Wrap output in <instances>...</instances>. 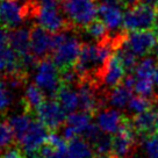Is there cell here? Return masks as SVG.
Instances as JSON below:
<instances>
[{"label": "cell", "instance_id": "6da1fadb", "mask_svg": "<svg viewBox=\"0 0 158 158\" xmlns=\"http://www.w3.org/2000/svg\"><path fill=\"white\" fill-rule=\"evenodd\" d=\"M81 47L83 44H80L79 40L66 31L54 34L51 60L59 71L73 68L79 58Z\"/></svg>", "mask_w": 158, "mask_h": 158}, {"label": "cell", "instance_id": "7a4b0ae2", "mask_svg": "<svg viewBox=\"0 0 158 158\" xmlns=\"http://www.w3.org/2000/svg\"><path fill=\"white\" fill-rule=\"evenodd\" d=\"M60 6L65 16L77 27H87L98 15L94 0H60Z\"/></svg>", "mask_w": 158, "mask_h": 158}, {"label": "cell", "instance_id": "3957f363", "mask_svg": "<svg viewBox=\"0 0 158 158\" xmlns=\"http://www.w3.org/2000/svg\"><path fill=\"white\" fill-rule=\"evenodd\" d=\"M157 16V8L141 2L124 12L123 28L130 33L150 30L156 26Z\"/></svg>", "mask_w": 158, "mask_h": 158}, {"label": "cell", "instance_id": "277c9868", "mask_svg": "<svg viewBox=\"0 0 158 158\" xmlns=\"http://www.w3.org/2000/svg\"><path fill=\"white\" fill-rule=\"evenodd\" d=\"M34 84L49 97L57 95L62 83L58 69L51 59L45 58L39 62L37 68L35 69Z\"/></svg>", "mask_w": 158, "mask_h": 158}, {"label": "cell", "instance_id": "5b68a950", "mask_svg": "<svg viewBox=\"0 0 158 158\" xmlns=\"http://www.w3.org/2000/svg\"><path fill=\"white\" fill-rule=\"evenodd\" d=\"M50 133L49 129L42 124L39 120H34L28 130L23 134V136L20 138L19 144L20 149L30 157H36L41 149L48 144Z\"/></svg>", "mask_w": 158, "mask_h": 158}, {"label": "cell", "instance_id": "8992f818", "mask_svg": "<svg viewBox=\"0 0 158 158\" xmlns=\"http://www.w3.org/2000/svg\"><path fill=\"white\" fill-rule=\"evenodd\" d=\"M29 10L30 0H0V23L4 28H18Z\"/></svg>", "mask_w": 158, "mask_h": 158}, {"label": "cell", "instance_id": "52a82bcc", "mask_svg": "<svg viewBox=\"0 0 158 158\" xmlns=\"http://www.w3.org/2000/svg\"><path fill=\"white\" fill-rule=\"evenodd\" d=\"M98 15L109 31H118L123 26L124 6L120 0H98Z\"/></svg>", "mask_w": 158, "mask_h": 158}, {"label": "cell", "instance_id": "ba28073f", "mask_svg": "<svg viewBox=\"0 0 158 158\" xmlns=\"http://www.w3.org/2000/svg\"><path fill=\"white\" fill-rule=\"evenodd\" d=\"M136 143V133L131 122L126 118L123 126L113 136L112 155L115 158H128L133 153Z\"/></svg>", "mask_w": 158, "mask_h": 158}, {"label": "cell", "instance_id": "9c48e42d", "mask_svg": "<svg viewBox=\"0 0 158 158\" xmlns=\"http://www.w3.org/2000/svg\"><path fill=\"white\" fill-rule=\"evenodd\" d=\"M39 121L48 129L56 130L66 122V113L56 99L45 100L42 106L36 110Z\"/></svg>", "mask_w": 158, "mask_h": 158}, {"label": "cell", "instance_id": "30bf717a", "mask_svg": "<svg viewBox=\"0 0 158 158\" xmlns=\"http://www.w3.org/2000/svg\"><path fill=\"white\" fill-rule=\"evenodd\" d=\"M157 42L158 37L156 36V31L151 30L134 31L126 36V43L137 57H142L149 52H152Z\"/></svg>", "mask_w": 158, "mask_h": 158}, {"label": "cell", "instance_id": "8fae6325", "mask_svg": "<svg viewBox=\"0 0 158 158\" xmlns=\"http://www.w3.org/2000/svg\"><path fill=\"white\" fill-rule=\"evenodd\" d=\"M52 36L50 31L41 26H35L30 30V52L37 60L45 59V56L52 51Z\"/></svg>", "mask_w": 158, "mask_h": 158}, {"label": "cell", "instance_id": "7c38bea8", "mask_svg": "<svg viewBox=\"0 0 158 158\" xmlns=\"http://www.w3.org/2000/svg\"><path fill=\"white\" fill-rule=\"evenodd\" d=\"M92 124L91 122V114L85 112H74L69 114L66 118V122L62 131V136L68 141H72L74 138L84 136L86 130Z\"/></svg>", "mask_w": 158, "mask_h": 158}, {"label": "cell", "instance_id": "4fadbf2b", "mask_svg": "<svg viewBox=\"0 0 158 158\" xmlns=\"http://www.w3.org/2000/svg\"><path fill=\"white\" fill-rule=\"evenodd\" d=\"M79 108L87 114L94 113L100 107L97 83L93 80H81L78 84Z\"/></svg>", "mask_w": 158, "mask_h": 158}, {"label": "cell", "instance_id": "5bb4252c", "mask_svg": "<svg viewBox=\"0 0 158 158\" xmlns=\"http://www.w3.org/2000/svg\"><path fill=\"white\" fill-rule=\"evenodd\" d=\"M131 124L135 133L141 136H149L158 131V101L152 102V106L144 113L135 115Z\"/></svg>", "mask_w": 158, "mask_h": 158}, {"label": "cell", "instance_id": "9a60e30c", "mask_svg": "<svg viewBox=\"0 0 158 158\" xmlns=\"http://www.w3.org/2000/svg\"><path fill=\"white\" fill-rule=\"evenodd\" d=\"M126 118L115 108L101 109L95 118V124L106 135H115L123 126Z\"/></svg>", "mask_w": 158, "mask_h": 158}, {"label": "cell", "instance_id": "2e32d148", "mask_svg": "<svg viewBox=\"0 0 158 158\" xmlns=\"http://www.w3.org/2000/svg\"><path fill=\"white\" fill-rule=\"evenodd\" d=\"M124 73H126V69H124L122 62L114 54L108 59L102 73L100 76V80L102 81V84L106 87H109L112 89L118 86L120 83H123L124 78H126Z\"/></svg>", "mask_w": 158, "mask_h": 158}, {"label": "cell", "instance_id": "e0dca14e", "mask_svg": "<svg viewBox=\"0 0 158 158\" xmlns=\"http://www.w3.org/2000/svg\"><path fill=\"white\" fill-rule=\"evenodd\" d=\"M8 47L23 57L30 52V30L27 28H14L8 30Z\"/></svg>", "mask_w": 158, "mask_h": 158}, {"label": "cell", "instance_id": "ac0fdd59", "mask_svg": "<svg viewBox=\"0 0 158 158\" xmlns=\"http://www.w3.org/2000/svg\"><path fill=\"white\" fill-rule=\"evenodd\" d=\"M57 101L65 110V113L72 114L77 112L79 108V97L78 92L74 91L71 86L62 85L57 93Z\"/></svg>", "mask_w": 158, "mask_h": 158}, {"label": "cell", "instance_id": "d6986e66", "mask_svg": "<svg viewBox=\"0 0 158 158\" xmlns=\"http://www.w3.org/2000/svg\"><path fill=\"white\" fill-rule=\"evenodd\" d=\"M133 98V91L126 87L123 84L118 85L109 91L107 101L112 106V108L115 109H123L128 107L130 100Z\"/></svg>", "mask_w": 158, "mask_h": 158}, {"label": "cell", "instance_id": "ffe728a7", "mask_svg": "<svg viewBox=\"0 0 158 158\" xmlns=\"http://www.w3.org/2000/svg\"><path fill=\"white\" fill-rule=\"evenodd\" d=\"M157 65V59L153 56L144 57L138 62L135 70L133 71L134 78L139 80H153Z\"/></svg>", "mask_w": 158, "mask_h": 158}, {"label": "cell", "instance_id": "44dd1931", "mask_svg": "<svg viewBox=\"0 0 158 158\" xmlns=\"http://www.w3.org/2000/svg\"><path fill=\"white\" fill-rule=\"evenodd\" d=\"M33 121L34 120L28 113H16L10 116L7 122L14 134L15 139L19 141L20 138L23 136V134L28 130Z\"/></svg>", "mask_w": 158, "mask_h": 158}, {"label": "cell", "instance_id": "7402d4cb", "mask_svg": "<svg viewBox=\"0 0 158 158\" xmlns=\"http://www.w3.org/2000/svg\"><path fill=\"white\" fill-rule=\"evenodd\" d=\"M92 145L84 138H74L68 144V155L70 158H94Z\"/></svg>", "mask_w": 158, "mask_h": 158}, {"label": "cell", "instance_id": "603a6c76", "mask_svg": "<svg viewBox=\"0 0 158 158\" xmlns=\"http://www.w3.org/2000/svg\"><path fill=\"white\" fill-rule=\"evenodd\" d=\"M44 95L43 91L37 87L35 84H29L25 89L23 93V101H25L27 108L29 110H37L44 102Z\"/></svg>", "mask_w": 158, "mask_h": 158}, {"label": "cell", "instance_id": "cb8c5ba5", "mask_svg": "<svg viewBox=\"0 0 158 158\" xmlns=\"http://www.w3.org/2000/svg\"><path fill=\"white\" fill-rule=\"evenodd\" d=\"M85 30H86V34L91 36L92 39H94L95 41H98V43L108 40V37H107L108 29L106 28L104 22L100 21V20H95L93 22H91L87 27H85Z\"/></svg>", "mask_w": 158, "mask_h": 158}, {"label": "cell", "instance_id": "d4e9b609", "mask_svg": "<svg viewBox=\"0 0 158 158\" xmlns=\"http://www.w3.org/2000/svg\"><path fill=\"white\" fill-rule=\"evenodd\" d=\"M14 134L8 122L0 121V155L7 151L14 142Z\"/></svg>", "mask_w": 158, "mask_h": 158}, {"label": "cell", "instance_id": "484cf974", "mask_svg": "<svg viewBox=\"0 0 158 158\" xmlns=\"http://www.w3.org/2000/svg\"><path fill=\"white\" fill-rule=\"evenodd\" d=\"M151 106H152V102L150 99L141 97V95H135L131 98L127 109L130 113H133L135 116V115H139V114L147 112Z\"/></svg>", "mask_w": 158, "mask_h": 158}, {"label": "cell", "instance_id": "4316f807", "mask_svg": "<svg viewBox=\"0 0 158 158\" xmlns=\"http://www.w3.org/2000/svg\"><path fill=\"white\" fill-rule=\"evenodd\" d=\"M142 150L147 158H158V131L143 138Z\"/></svg>", "mask_w": 158, "mask_h": 158}, {"label": "cell", "instance_id": "83f0119b", "mask_svg": "<svg viewBox=\"0 0 158 158\" xmlns=\"http://www.w3.org/2000/svg\"><path fill=\"white\" fill-rule=\"evenodd\" d=\"M112 144H113V137L109 135L102 134L100 137L92 144V148L98 155H108L112 152Z\"/></svg>", "mask_w": 158, "mask_h": 158}, {"label": "cell", "instance_id": "f1b7e54d", "mask_svg": "<svg viewBox=\"0 0 158 158\" xmlns=\"http://www.w3.org/2000/svg\"><path fill=\"white\" fill-rule=\"evenodd\" d=\"M68 144H69V142L62 135H59L57 133L50 134L49 139H48V145H50L55 151L66 152L68 151Z\"/></svg>", "mask_w": 158, "mask_h": 158}, {"label": "cell", "instance_id": "f546056e", "mask_svg": "<svg viewBox=\"0 0 158 158\" xmlns=\"http://www.w3.org/2000/svg\"><path fill=\"white\" fill-rule=\"evenodd\" d=\"M12 100L13 98H12L10 89L5 83H0V113L8 109L12 104Z\"/></svg>", "mask_w": 158, "mask_h": 158}, {"label": "cell", "instance_id": "4dcf8cb0", "mask_svg": "<svg viewBox=\"0 0 158 158\" xmlns=\"http://www.w3.org/2000/svg\"><path fill=\"white\" fill-rule=\"evenodd\" d=\"M1 158H25V152L20 148H10L1 155Z\"/></svg>", "mask_w": 158, "mask_h": 158}, {"label": "cell", "instance_id": "1f68e13d", "mask_svg": "<svg viewBox=\"0 0 158 158\" xmlns=\"http://www.w3.org/2000/svg\"><path fill=\"white\" fill-rule=\"evenodd\" d=\"M6 45H8V31L4 27H0V51L5 49Z\"/></svg>", "mask_w": 158, "mask_h": 158}, {"label": "cell", "instance_id": "d6a6232c", "mask_svg": "<svg viewBox=\"0 0 158 158\" xmlns=\"http://www.w3.org/2000/svg\"><path fill=\"white\" fill-rule=\"evenodd\" d=\"M45 158H70V156L68 155V152H60V151L52 150Z\"/></svg>", "mask_w": 158, "mask_h": 158}, {"label": "cell", "instance_id": "836d02e7", "mask_svg": "<svg viewBox=\"0 0 158 158\" xmlns=\"http://www.w3.org/2000/svg\"><path fill=\"white\" fill-rule=\"evenodd\" d=\"M120 1L122 2V5L123 6L128 7V8H131V7H134V6L138 5L141 0H120Z\"/></svg>", "mask_w": 158, "mask_h": 158}, {"label": "cell", "instance_id": "e575fe53", "mask_svg": "<svg viewBox=\"0 0 158 158\" xmlns=\"http://www.w3.org/2000/svg\"><path fill=\"white\" fill-rule=\"evenodd\" d=\"M142 4H145V5L152 6L155 8H158V0H141Z\"/></svg>", "mask_w": 158, "mask_h": 158}, {"label": "cell", "instance_id": "d590c367", "mask_svg": "<svg viewBox=\"0 0 158 158\" xmlns=\"http://www.w3.org/2000/svg\"><path fill=\"white\" fill-rule=\"evenodd\" d=\"M153 84H155V89L158 94V65L156 68V72H155V77H153Z\"/></svg>", "mask_w": 158, "mask_h": 158}, {"label": "cell", "instance_id": "8d00e7d4", "mask_svg": "<svg viewBox=\"0 0 158 158\" xmlns=\"http://www.w3.org/2000/svg\"><path fill=\"white\" fill-rule=\"evenodd\" d=\"M94 158H115V157H114L113 155H110V156L109 155H98V156H95Z\"/></svg>", "mask_w": 158, "mask_h": 158}]
</instances>
